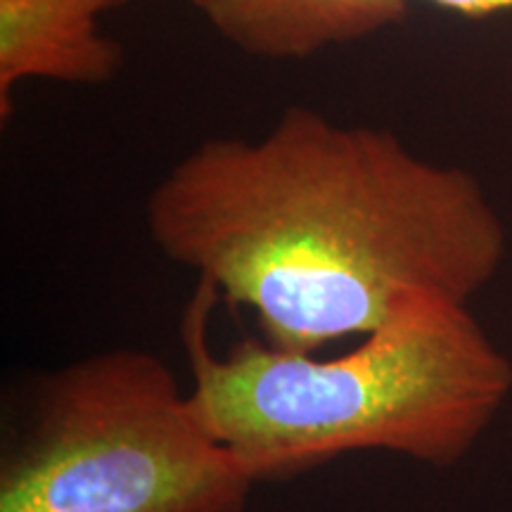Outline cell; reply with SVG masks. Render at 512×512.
Instances as JSON below:
<instances>
[{"label":"cell","mask_w":512,"mask_h":512,"mask_svg":"<svg viewBox=\"0 0 512 512\" xmlns=\"http://www.w3.org/2000/svg\"><path fill=\"white\" fill-rule=\"evenodd\" d=\"M145 223L166 259L290 354L368 335L413 290L467 304L508 254L470 171L302 105L254 140L192 147L150 192Z\"/></svg>","instance_id":"obj_1"},{"label":"cell","mask_w":512,"mask_h":512,"mask_svg":"<svg viewBox=\"0 0 512 512\" xmlns=\"http://www.w3.org/2000/svg\"><path fill=\"white\" fill-rule=\"evenodd\" d=\"M216 292L200 283L183 316L190 403L254 484L299 477L344 453L463 460L512 392V363L465 302L413 290L354 349L332 358L242 339L216 354Z\"/></svg>","instance_id":"obj_2"},{"label":"cell","mask_w":512,"mask_h":512,"mask_svg":"<svg viewBox=\"0 0 512 512\" xmlns=\"http://www.w3.org/2000/svg\"><path fill=\"white\" fill-rule=\"evenodd\" d=\"M252 489L169 363L143 349L38 377L0 451V512H242Z\"/></svg>","instance_id":"obj_3"},{"label":"cell","mask_w":512,"mask_h":512,"mask_svg":"<svg viewBox=\"0 0 512 512\" xmlns=\"http://www.w3.org/2000/svg\"><path fill=\"white\" fill-rule=\"evenodd\" d=\"M126 0H0V102L8 114L17 83H105L119 72V43L100 17Z\"/></svg>","instance_id":"obj_4"},{"label":"cell","mask_w":512,"mask_h":512,"mask_svg":"<svg viewBox=\"0 0 512 512\" xmlns=\"http://www.w3.org/2000/svg\"><path fill=\"white\" fill-rule=\"evenodd\" d=\"M230 46L259 60H304L406 17L411 0H190Z\"/></svg>","instance_id":"obj_5"},{"label":"cell","mask_w":512,"mask_h":512,"mask_svg":"<svg viewBox=\"0 0 512 512\" xmlns=\"http://www.w3.org/2000/svg\"><path fill=\"white\" fill-rule=\"evenodd\" d=\"M430 3L467 17H484L512 8V0H430Z\"/></svg>","instance_id":"obj_6"}]
</instances>
